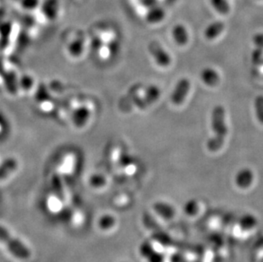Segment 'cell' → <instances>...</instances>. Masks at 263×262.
Wrapping results in <instances>:
<instances>
[{"label": "cell", "instance_id": "6da1fadb", "mask_svg": "<svg viewBox=\"0 0 263 262\" xmlns=\"http://www.w3.org/2000/svg\"><path fill=\"white\" fill-rule=\"evenodd\" d=\"M211 126L214 135L207 141V148L210 152H217L223 146L227 134L226 113L222 106L218 105L214 107L211 114Z\"/></svg>", "mask_w": 263, "mask_h": 262}, {"label": "cell", "instance_id": "7a4b0ae2", "mask_svg": "<svg viewBox=\"0 0 263 262\" xmlns=\"http://www.w3.org/2000/svg\"><path fill=\"white\" fill-rule=\"evenodd\" d=\"M0 242L5 244L9 252L19 259L27 260L31 256L29 249L20 240L10 235L8 230L1 226H0Z\"/></svg>", "mask_w": 263, "mask_h": 262}, {"label": "cell", "instance_id": "3957f363", "mask_svg": "<svg viewBox=\"0 0 263 262\" xmlns=\"http://www.w3.org/2000/svg\"><path fill=\"white\" fill-rule=\"evenodd\" d=\"M87 37L84 34H74L67 41L64 42V50L69 58L74 61L82 59L87 52Z\"/></svg>", "mask_w": 263, "mask_h": 262}, {"label": "cell", "instance_id": "277c9868", "mask_svg": "<svg viewBox=\"0 0 263 262\" xmlns=\"http://www.w3.org/2000/svg\"><path fill=\"white\" fill-rule=\"evenodd\" d=\"M148 51L152 55L153 59L155 60L156 63L162 67H166L171 65V57L165 51V49L162 47L158 42L153 41L148 45Z\"/></svg>", "mask_w": 263, "mask_h": 262}, {"label": "cell", "instance_id": "5b68a950", "mask_svg": "<svg viewBox=\"0 0 263 262\" xmlns=\"http://www.w3.org/2000/svg\"><path fill=\"white\" fill-rule=\"evenodd\" d=\"M191 87L190 81L188 78H182L177 82V85L174 89L172 95H171V101L174 104L179 106L183 103L185 101L186 97L188 93L189 92V89Z\"/></svg>", "mask_w": 263, "mask_h": 262}, {"label": "cell", "instance_id": "8992f818", "mask_svg": "<svg viewBox=\"0 0 263 262\" xmlns=\"http://www.w3.org/2000/svg\"><path fill=\"white\" fill-rule=\"evenodd\" d=\"M160 96V89L156 85H150L144 94L142 98L137 99L135 103L140 109H145L150 105L158 101Z\"/></svg>", "mask_w": 263, "mask_h": 262}, {"label": "cell", "instance_id": "52a82bcc", "mask_svg": "<svg viewBox=\"0 0 263 262\" xmlns=\"http://www.w3.org/2000/svg\"><path fill=\"white\" fill-rule=\"evenodd\" d=\"M43 15L47 20L52 21L58 17L60 11V3L58 0H45L41 4Z\"/></svg>", "mask_w": 263, "mask_h": 262}, {"label": "cell", "instance_id": "ba28073f", "mask_svg": "<svg viewBox=\"0 0 263 262\" xmlns=\"http://www.w3.org/2000/svg\"><path fill=\"white\" fill-rule=\"evenodd\" d=\"M254 181V174L248 168H244L239 170L235 176V184L240 189L250 188Z\"/></svg>", "mask_w": 263, "mask_h": 262}, {"label": "cell", "instance_id": "9c48e42d", "mask_svg": "<svg viewBox=\"0 0 263 262\" xmlns=\"http://www.w3.org/2000/svg\"><path fill=\"white\" fill-rule=\"evenodd\" d=\"M153 210L164 220H171L176 214L173 206L166 202H157L153 204Z\"/></svg>", "mask_w": 263, "mask_h": 262}, {"label": "cell", "instance_id": "30bf717a", "mask_svg": "<svg viewBox=\"0 0 263 262\" xmlns=\"http://www.w3.org/2000/svg\"><path fill=\"white\" fill-rule=\"evenodd\" d=\"M200 77L203 83L209 87L216 86L220 82V76L215 69L205 67L200 72Z\"/></svg>", "mask_w": 263, "mask_h": 262}, {"label": "cell", "instance_id": "8fae6325", "mask_svg": "<svg viewBox=\"0 0 263 262\" xmlns=\"http://www.w3.org/2000/svg\"><path fill=\"white\" fill-rule=\"evenodd\" d=\"M18 168V163L15 158H7L0 164V181L4 180Z\"/></svg>", "mask_w": 263, "mask_h": 262}, {"label": "cell", "instance_id": "7c38bea8", "mask_svg": "<svg viewBox=\"0 0 263 262\" xmlns=\"http://www.w3.org/2000/svg\"><path fill=\"white\" fill-rule=\"evenodd\" d=\"M172 36L177 45H181V46L185 45L189 41L188 31L186 29V27L181 24H178L174 27L172 30Z\"/></svg>", "mask_w": 263, "mask_h": 262}, {"label": "cell", "instance_id": "4fadbf2b", "mask_svg": "<svg viewBox=\"0 0 263 262\" xmlns=\"http://www.w3.org/2000/svg\"><path fill=\"white\" fill-rule=\"evenodd\" d=\"M225 28V25L222 21H215L213 23L209 24L204 31V36L207 39L212 40L217 38L221 34Z\"/></svg>", "mask_w": 263, "mask_h": 262}, {"label": "cell", "instance_id": "5bb4252c", "mask_svg": "<svg viewBox=\"0 0 263 262\" xmlns=\"http://www.w3.org/2000/svg\"><path fill=\"white\" fill-rule=\"evenodd\" d=\"M199 208H200V205L197 202V200L195 199L189 200L183 206L184 213L189 217H194L195 215H197L199 212Z\"/></svg>", "mask_w": 263, "mask_h": 262}, {"label": "cell", "instance_id": "9a60e30c", "mask_svg": "<svg viewBox=\"0 0 263 262\" xmlns=\"http://www.w3.org/2000/svg\"><path fill=\"white\" fill-rule=\"evenodd\" d=\"M165 11L160 8L151 9L147 15V20L149 23H159L165 18Z\"/></svg>", "mask_w": 263, "mask_h": 262}, {"label": "cell", "instance_id": "2e32d148", "mask_svg": "<svg viewBox=\"0 0 263 262\" xmlns=\"http://www.w3.org/2000/svg\"><path fill=\"white\" fill-rule=\"evenodd\" d=\"M257 220L254 215L251 214H246L240 220V226L244 230H252L257 226Z\"/></svg>", "mask_w": 263, "mask_h": 262}, {"label": "cell", "instance_id": "e0dca14e", "mask_svg": "<svg viewBox=\"0 0 263 262\" xmlns=\"http://www.w3.org/2000/svg\"><path fill=\"white\" fill-rule=\"evenodd\" d=\"M116 220L110 214H105L99 220V227L102 230H109L114 227Z\"/></svg>", "mask_w": 263, "mask_h": 262}, {"label": "cell", "instance_id": "ac0fdd59", "mask_svg": "<svg viewBox=\"0 0 263 262\" xmlns=\"http://www.w3.org/2000/svg\"><path fill=\"white\" fill-rule=\"evenodd\" d=\"M214 9L221 14H227L230 10V5L227 0H210Z\"/></svg>", "mask_w": 263, "mask_h": 262}, {"label": "cell", "instance_id": "d6986e66", "mask_svg": "<svg viewBox=\"0 0 263 262\" xmlns=\"http://www.w3.org/2000/svg\"><path fill=\"white\" fill-rule=\"evenodd\" d=\"M255 109L257 118L259 122L263 125V95H260L255 99Z\"/></svg>", "mask_w": 263, "mask_h": 262}, {"label": "cell", "instance_id": "ffe728a7", "mask_svg": "<svg viewBox=\"0 0 263 262\" xmlns=\"http://www.w3.org/2000/svg\"><path fill=\"white\" fill-rule=\"evenodd\" d=\"M20 3L26 10H34L40 5V0H20Z\"/></svg>", "mask_w": 263, "mask_h": 262}, {"label": "cell", "instance_id": "44dd1931", "mask_svg": "<svg viewBox=\"0 0 263 262\" xmlns=\"http://www.w3.org/2000/svg\"><path fill=\"white\" fill-rule=\"evenodd\" d=\"M90 182L94 188H102L106 184V179L102 175H94L91 176Z\"/></svg>", "mask_w": 263, "mask_h": 262}, {"label": "cell", "instance_id": "7402d4cb", "mask_svg": "<svg viewBox=\"0 0 263 262\" xmlns=\"http://www.w3.org/2000/svg\"><path fill=\"white\" fill-rule=\"evenodd\" d=\"M252 62L256 65H263V49L257 47L252 54Z\"/></svg>", "mask_w": 263, "mask_h": 262}, {"label": "cell", "instance_id": "603a6c76", "mask_svg": "<svg viewBox=\"0 0 263 262\" xmlns=\"http://www.w3.org/2000/svg\"><path fill=\"white\" fill-rule=\"evenodd\" d=\"M120 164H122L123 166H129L131 165L132 163V157H131L128 154H122L120 155Z\"/></svg>", "mask_w": 263, "mask_h": 262}, {"label": "cell", "instance_id": "cb8c5ba5", "mask_svg": "<svg viewBox=\"0 0 263 262\" xmlns=\"http://www.w3.org/2000/svg\"><path fill=\"white\" fill-rule=\"evenodd\" d=\"M253 42L256 46L263 49V33H257L253 37Z\"/></svg>", "mask_w": 263, "mask_h": 262}, {"label": "cell", "instance_id": "d4e9b609", "mask_svg": "<svg viewBox=\"0 0 263 262\" xmlns=\"http://www.w3.org/2000/svg\"><path fill=\"white\" fill-rule=\"evenodd\" d=\"M3 128H4V125H3V121H2V119H0V134L3 133Z\"/></svg>", "mask_w": 263, "mask_h": 262}]
</instances>
